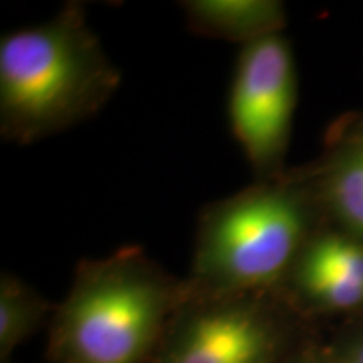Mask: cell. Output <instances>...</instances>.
I'll use <instances>...</instances> for the list:
<instances>
[{"label":"cell","instance_id":"ba28073f","mask_svg":"<svg viewBox=\"0 0 363 363\" xmlns=\"http://www.w3.org/2000/svg\"><path fill=\"white\" fill-rule=\"evenodd\" d=\"M325 199L343 233L363 240V143L340 153L325 180Z\"/></svg>","mask_w":363,"mask_h":363},{"label":"cell","instance_id":"7a4b0ae2","mask_svg":"<svg viewBox=\"0 0 363 363\" xmlns=\"http://www.w3.org/2000/svg\"><path fill=\"white\" fill-rule=\"evenodd\" d=\"M180 296L142 249L84 261L57 311L52 350L62 363H142Z\"/></svg>","mask_w":363,"mask_h":363},{"label":"cell","instance_id":"5b68a950","mask_svg":"<svg viewBox=\"0 0 363 363\" xmlns=\"http://www.w3.org/2000/svg\"><path fill=\"white\" fill-rule=\"evenodd\" d=\"M264 293L190 296L195 305L172 328L160 363H274L281 330Z\"/></svg>","mask_w":363,"mask_h":363},{"label":"cell","instance_id":"52a82bcc","mask_svg":"<svg viewBox=\"0 0 363 363\" xmlns=\"http://www.w3.org/2000/svg\"><path fill=\"white\" fill-rule=\"evenodd\" d=\"M182 6L195 33L242 45L281 34L286 21L284 7L272 0H189Z\"/></svg>","mask_w":363,"mask_h":363},{"label":"cell","instance_id":"3957f363","mask_svg":"<svg viewBox=\"0 0 363 363\" xmlns=\"http://www.w3.org/2000/svg\"><path fill=\"white\" fill-rule=\"evenodd\" d=\"M310 203L289 182L259 180L212 203L197 227L189 296L267 291L310 240Z\"/></svg>","mask_w":363,"mask_h":363},{"label":"cell","instance_id":"9c48e42d","mask_svg":"<svg viewBox=\"0 0 363 363\" xmlns=\"http://www.w3.org/2000/svg\"><path fill=\"white\" fill-rule=\"evenodd\" d=\"M45 301L24 281L4 272L0 278V357L6 358L43 320Z\"/></svg>","mask_w":363,"mask_h":363},{"label":"cell","instance_id":"8992f818","mask_svg":"<svg viewBox=\"0 0 363 363\" xmlns=\"http://www.w3.org/2000/svg\"><path fill=\"white\" fill-rule=\"evenodd\" d=\"M284 279L313 305L328 310L363 306V240L347 233L310 238Z\"/></svg>","mask_w":363,"mask_h":363},{"label":"cell","instance_id":"277c9868","mask_svg":"<svg viewBox=\"0 0 363 363\" xmlns=\"http://www.w3.org/2000/svg\"><path fill=\"white\" fill-rule=\"evenodd\" d=\"M296 104V71L283 34L242 45L230 86L229 120L259 180L278 179Z\"/></svg>","mask_w":363,"mask_h":363},{"label":"cell","instance_id":"30bf717a","mask_svg":"<svg viewBox=\"0 0 363 363\" xmlns=\"http://www.w3.org/2000/svg\"><path fill=\"white\" fill-rule=\"evenodd\" d=\"M350 363H363V342L358 343L357 347L352 350Z\"/></svg>","mask_w":363,"mask_h":363},{"label":"cell","instance_id":"6da1fadb","mask_svg":"<svg viewBox=\"0 0 363 363\" xmlns=\"http://www.w3.org/2000/svg\"><path fill=\"white\" fill-rule=\"evenodd\" d=\"M118 83L83 7L69 4L0 40V131L16 143L39 142L98 113Z\"/></svg>","mask_w":363,"mask_h":363}]
</instances>
